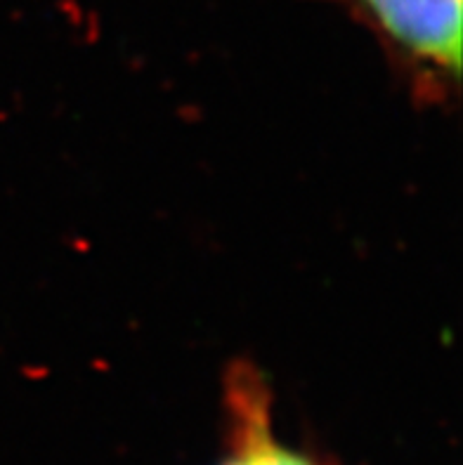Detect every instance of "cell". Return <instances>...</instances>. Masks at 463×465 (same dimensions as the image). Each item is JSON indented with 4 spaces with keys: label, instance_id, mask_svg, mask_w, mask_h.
Here are the masks:
<instances>
[{
    "label": "cell",
    "instance_id": "7a4b0ae2",
    "mask_svg": "<svg viewBox=\"0 0 463 465\" xmlns=\"http://www.w3.org/2000/svg\"><path fill=\"white\" fill-rule=\"evenodd\" d=\"M395 41L430 64L461 66V0H367Z\"/></svg>",
    "mask_w": 463,
    "mask_h": 465
},
{
    "label": "cell",
    "instance_id": "6da1fadb",
    "mask_svg": "<svg viewBox=\"0 0 463 465\" xmlns=\"http://www.w3.org/2000/svg\"><path fill=\"white\" fill-rule=\"evenodd\" d=\"M225 404L227 451L220 465H324L315 456L277 440L272 430L270 390L251 369L229 373Z\"/></svg>",
    "mask_w": 463,
    "mask_h": 465
}]
</instances>
